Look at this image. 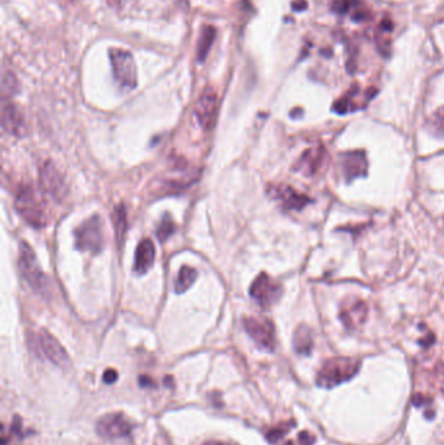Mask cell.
<instances>
[{
	"label": "cell",
	"instance_id": "d6a6232c",
	"mask_svg": "<svg viewBox=\"0 0 444 445\" xmlns=\"http://www.w3.org/2000/svg\"><path fill=\"white\" fill-rule=\"evenodd\" d=\"M301 7H306V3H305V1H303V0H301V1H298V3H295V4H293V8L296 9V11H300V9L298 8H301Z\"/></svg>",
	"mask_w": 444,
	"mask_h": 445
},
{
	"label": "cell",
	"instance_id": "7a4b0ae2",
	"mask_svg": "<svg viewBox=\"0 0 444 445\" xmlns=\"http://www.w3.org/2000/svg\"><path fill=\"white\" fill-rule=\"evenodd\" d=\"M15 207L18 215L30 227L41 229L47 224L46 211L32 187H24L20 189V192L17 193Z\"/></svg>",
	"mask_w": 444,
	"mask_h": 445
},
{
	"label": "cell",
	"instance_id": "3957f363",
	"mask_svg": "<svg viewBox=\"0 0 444 445\" xmlns=\"http://www.w3.org/2000/svg\"><path fill=\"white\" fill-rule=\"evenodd\" d=\"M18 267L25 280L29 283L34 291L41 293L43 296L49 293V280L40 267L33 249L24 241L20 243Z\"/></svg>",
	"mask_w": 444,
	"mask_h": 445
},
{
	"label": "cell",
	"instance_id": "4dcf8cb0",
	"mask_svg": "<svg viewBox=\"0 0 444 445\" xmlns=\"http://www.w3.org/2000/svg\"><path fill=\"white\" fill-rule=\"evenodd\" d=\"M108 3H110V6L111 7H114L116 9H120L123 7L124 1L125 0H107Z\"/></svg>",
	"mask_w": 444,
	"mask_h": 445
},
{
	"label": "cell",
	"instance_id": "484cf974",
	"mask_svg": "<svg viewBox=\"0 0 444 445\" xmlns=\"http://www.w3.org/2000/svg\"><path fill=\"white\" fill-rule=\"evenodd\" d=\"M430 128L434 136L444 138V105L440 107L430 120Z\"/></svg>",
	"mask_w": 444,
	"mask_h": 445
},
{
	"label": "cell",
	"instance_id": "ac0fdd59",
	"mask_svg": "<svg viewBox=\"0 0 444 445\" xmlns=\"http://www.w3.org/2000/svg\"><path fill=\"white\" fill-rule=\"evenodd\" d=\"M156 262V246L151 240L145 238L142 240L137 249H136V255H134V272L139 275L146 274L150 268L153 267Z\"/></svg>",
	"mask_w": 444,
	"mask_h": 445
},
{
	"label": "cell",
	"instance_id": "ba28073f",
	"mask_svg": "<svg viewBox=\"0 0 444 445\" xmlns=\"http://www.w3.org/2000/svg\"><path fill=\"white\" fill-rule=\"evenodd\" d=\"M339 168L341 178L346 183H352L356 178H366L369 171V162L363 150H351L339 154Z\"/></svg>",
	"mask_w": 444,
	"mask_h": 445
},
{
	"label": "cell",
	"instance_id": "277c9868",
	"mask_svg": "<svg viewBox=\"0 0 444 445\" xmlns=\"http://www.w3.org/2000/svg\"><path fill=\"white\" fill-rule=\"evenodd\" d=\"M74 245L80 251L98 254L103 249V229L100 218L94 215L74 231Z\"/></svg>",
	"mask_w": 444,
	"mask_h": 445
},
{
	"label": "cell",
	"instance_id": "f546056e",
	"mask_svg": "<svg viewBox=\"0 0 444 445\" xmlns=\"http://www.w3.org/2000/svg\"><path fill=\"white\" fill-rule=\"evenodd\" d=\"M300 441H301V445H310L314 441V439L308 432H301L300 434Z\"/></svg>",
	"mask_w": 444,
	"mask_h": 445
},
{
	"label": "cell",
	"instance_id": "44dd1931",
	"mask_svg": "<svg viewBox=\"0 0 444 445\" xmlns=\"http://www.w3.org/2000/svg\"><path fill=\"white\" fill-rule=\"evenodd\" d=\"M215 37H216V30L214 26H205L201 30L197 45V57L199 63L205 62L206 57L214 43Z\"/></svg>",
	"mask_w": 444,
	"mask_h": 445
},
{
	"label": "cell",
	"instance_id": "7402d4cb",
	"mask_svg": "<svg viewBox=\"0 0 444 445\" xmlns=\"http://www.w3.org/2000/svg\"><path fill=\"white\" fill-rule=\"evenodd\" d=\"M196 279H197V271L194 268L188 267V266L181 267L177 279L175 282V291L177 294L185 293L194 284Z\"/></svg>",
	"mask_w": 444,
	"mask_h": 445
},
{
	"label": "cell",
	"instance_id": "8fae6325",
	"mask_svg": "<svg viewBox=\"0 0 444 445\" xmlns=\"http://www.w3.org/2000/svg\"><path fill=\"white\" fill-rule=\"evenodd\" d=\"M377 89H368L362 91L358 85H354L341 98H339L332 105V110L339 115L349 114L357 110L365 108L373 98L375 97Z\"/></svg>",
	"mask_w": 444,
	"mask_h": 445
},
{
	"label": "cell",
	"instance_id": "d4e9b609",
	"mask_svg": "<svg viewBox=\"0 0 444 445\" xmlns=\"http://www.w3.org/2000/svg\"><path fill=\"white\" fill-rule=\"evenodd\" d=\"M175 231H176V226H175L173 219L170 215H165L163 220L160 221L159 227L156 229V236H158L160 243H165L175 233Z\"/></svg>",
	"mask_w": 444,
	"mask_h": 445
},
{
	"label": "cell",
	"instance_id": "9a60e30c",
	"mask_svg": "<svg viewBox=\"0 0 444 445\" xmlns=\"http://www.w3.org/2000/svg\"><path fill=\"white\" fill-rule=\"evenodd\" d=\"M272 197L279 201L283 209L287 211L304 210L308 204L314 202L310 197L298 193L296 189L289 185H275L270 187Z\"/></svg>",
	"mask_w": 444,
	"mask_h": 445
},
{
	"label": "cell",
	"instance_id": "603a6c76",
	"mask_svg": "<svg viewBox=\"0 0 444 445\" xmlns=\"http://www.w3.org/2000/svg\"><path fill=\"white\" fill-rule=\"evenodd\" d=\"M392 29H394V25H392L391 18L385 17V18L380 21L378 30H377V43H378L379 50H380L383 54H386V55H388L390 49H391V41H390V38H388L387 35L392 32Z\"/></svg>",
	"mask_w": 444,
	"mask_h": 445
},
{
	"label": "cell",
	"instance_id": "1f68e13d",
	"mask_svg": "<svg viewBox=\"0 0 444 445\" xmlns=\"http://www.w3.org/2000/svg\"><path fill=\"white\" fill-rule=\"evenodd\" d=\"M140 381L142 387H145V386H146V387H150V386L153 384V381H150V378H148V376H146V378H145V376H142Z\"/></svg>",
	"mask_w": 444,
	"mask_h": 445
},
{
	"label": "cell",
	"instance_id": "30bf717a",
	"mask_svg": "<svg viewBox=\"0 0 444 445\" xmlns=\"http://www.w3.org/2000/svg\"><path fill=\"white\" fill-rule=\"evenodd\" d=\"M369 306L365 301L357 297H346L340 305L339 318L346 330H358L366 322Z\"/></svg>",
	"mask_w": 444,
	"mask_h": 445
},
{
	"label": "cell",
	"instance_id": "4fadbf2b",
	"mask_svg": "<svg viewBox=\"0 0 444 445\" xmlns=\"http://www.w3.org/2000/svg\"><path fill=\"white\" fill-rule=\"evenodd\" d=\"M218 114V96L213 88H206L196 105V117L201 128L211 130L214 128Z\"/></svg>",
	"mask_w": 444,
	"mask_h": 445
},
{
	"label": "cell",
	"instance_id": "5b68a950",
	"mask_svg": "<svg viewBox=\"0 0 444 445\" xmlns=\"http://www.w3.org/2000/svg\"><path fill=\"white\" fill-rule=\"evenodd\" d=\"M110 60L116 82L124 90H133L137 86V72L132 54L122 49L110 51Z\"/></svg>",
	"mask_w": 444,
	"mask_h": 445
},
{
	"label": "cell",
	"instance_id": "5bb4252c",
	"mask_svg": "<svg viewBox=\"0 0 444 445\" xmlns=\"http://www.w3.org/2000/svg\"><path fill=\"white\" fill-rule=\"evenodd\" d=\"M131 431L132 426L123 414H107L102 417L97 423V432L107 440H117L129 437Z\"/></svg>",
	"mask_w": 444,
	"mask_h": 445
},
{
	"label": "cell",
	"instance_id": "836d02e7",
	"mask_svg": "<svg viewBox=\"0 0 444 445\" xmlns=\"http://www.w3.org/2000/svg\"><path fill=\"white\" fill-rule=\"evenodd\" d=\"M204 445H230V444H228V443H224V441H216V440H214V441H207V443H205V444Z\"/></svg>",
	"mask_w": 444,
	"mask_h": 445
},
{
	"label": "cell",
	"instance_id": "8992f818",
	"mask_svg": "<svg viewBox=\"0 0 444 445\" xmlns=\"http://www.w3.org/2000/svg\"><path fill=\"white\" fill-rule=\"evenodd\" d=\"M249 294L259 306L269 308L280 300L283 294V287L272 280L267 274L262 272L261 275L257 276V279L250 285Z\"/></svg>",
	"mask_w": 444,
	"mask_h": 445
},
{
	"label": "cell",
	"instance_id": "83f0119b",
	"mask_svg": "<svg viewBox=\"0 0 444 445\" xmlns=\"http://www.w3.org/2000/svg\"><path fill=\"white\" fill-rule=\"evenodd\" d=\"M289 429H291V426H288V427L281 426V427L270 429V432L267 434V440H269L270 443H272V444H276L280 439L288 432Z\"/></svg>",
	"mask_w": 444,
	"mask_h": 445
},
{
	"label": "cell",
	"instance_id": "2e32d148",
	"mask_svg": "<svg viewBox=\"0 0 444 445\" xmlns=\"http://www.w3.org/2000/svg\"><path fill=\"white\" fill-rule=\"evenodd\" d=\"M40 348L43 356L49 359V362L57 364L59 367H66L69 364V357L66 354V349L63 348L52 335L49 332L42 330L38 336Z\"/></svg>",
	"mask_w": 444,
	"mask_h": 445
},
{
	"label": "cell",
	"instance_id": "e575fe53",
	"mask_svg": "<svg viewBox=\"0 0 444 445\" xmlns=\"http://www.w3.org/2000/svg\"><path fill=\"white\" fill-rule=\"evenodd\" d=\"M286 445H293V444H292V443H291V441H288V443H287V444H286Z\"/></svg>",
	"mask_w": 444,
	"mask_h": 445
},
{
	"label": "cell",
	"instance_id": "e0dca14e",
	"mask_svg": "<svg viewBox=\"0 0 444 445\" xmlns=\"http://www.w3.org/2000/svg\"><path fill=\"white\" fill-rule=\"evenodd\" d=\"M1 127L8 134L15 137H24L26 134L24 115L16 105L8 103L3 107Z\"/></svg>",
	"mask_w": 444,
	"mask_h": 445
},
{
	"label": "cell",
	"instance_id": "52a82bcc",
	"mask_svg": "<svg viewBox=\"0 0 444 445\" xmlns=\"http://www.w3.org/2000/svg\"><path fill=\"white\" fill-rule=\"evenodd\" d=\"M243 323L247 335L259 348L267 352L275 349V328L271 320L258 316H247L244 318Z\"/></svg>",
	"mask_w": 444,
	"mask_h": 445
},
{
	"label": "cell",
	"instance_id": "cb8c5ba5",
	"mask_svg": "<svg viewBox=\"0 0 444 445\" xmlns=\"http://www.w3.org/2000/svg\"><path fill=\"white\" fill-rule=\"evenodd\" d=\"M358 1L357 0H332L329 7L331 11L335 12L337 15H346V13H354V9L358 7Z\"/></svg>",
	"mask_w": 444,
	"mask_h": 445
},
{
	"label": "cell",
	"instance_id": "4316f807",
	"mask_svg": "<svg viewBox=\"0 0 444 445\" xmlns=\"http://www.w3.org/2000/svg\"><path fill=\"white\" fill-rule=\"evenodd\" d=\"M17 90V81L15 76L11 72L3 73V80H1V91L3 96H11Z\"/></svg>",
	"mask_w": 444,
	"mask_h": 445
},
{
	"label": "cell",
	"instance_id": "6da1fadb",
	"mask_svg": "<svg viewBox=\"0 0 444 445\" xmlns=\"http://www.w3.org/2000/svg\"><path fill=\"white\" fill-rule=\"evenodd\" d=\"M360 370V361L349 357H335L326 361L317 375V384L332 388L352 379Z\"/></svg>",
	"mask_w": 444,
	"mask_h": 445
},
{
	"label": "cell",
	"instance_id": "d6986e66",
	"mask_svg": "<svg viewBox=\"0 0 444 445\" xmlns=\"http://www.w3.org/2000/svg\"><path fill=\"white\" fill-rule=\"evenodd\" d=\"M293 348L296 350L297 354L301 356L310 354L312 349V333L308 325L301 324L300 327H297L293 335Z\"/></svg>",
	"mask_w": 444,
	"mask_h": 445
},
{
	"label": "cell",
	"instance_id": "9c48e42d",
	"mask_svg": "<svg viewBox=\"0 0 444 445\" xmlns=\"http://www.w3.org/2000/svg\"><path fill=\"white\" fill-rule=\"evenodd\" d=\"M329 163V151L325 146H315L312 149H308L304 154L297 161L295 170L296 172L304 173L308 178H315L321 172L327 168Z\"/></svg>",
	"mask_w": 444,
	"mask_h": 445
},
{
	"label": "cell",
	"instance_id": "ffe728a7",
	"mask_svg": "<svg viewBox=\"0 0 444 445\" xmlns=\"http://www.w3.org/2000/svg\"><path fill=\"white\" fill-rule=\"evenodd\" d=\"M112 220H114V228H115L116 243L119 245V248H122L125 241L127 228H128L127 209L124 204L116 206L115 210L112 212Z\"/></svg>",
	"mask_w": 444,
	"mask_h": 445
},
{
	"label": "cell",
	"instance_id": "7c38bea8",
	"mask_svg": "<svg viewBox=\"0 0 444 445\" xmlns=\"http://www.w3.org/2000/svg\"><path fill=\"white\" fill-rule=\"evenodd\" d=\"M41 187L55 201L62 202L66 195V183L62 173L52 163L45 162L40 168Z\"/></svg>",
	"mask_w": 444,
	"mask_h": 445
},
{
	"label": "cell",
	"instance_id": "f1b7e54d",
	"mask_svg": "<svg viewBox=\"0 0 444 445\" xmlns=\"http://www.w3.org/2000/svg\"><path fill=\"white\" fill-rule=\"evenodd\" d=\"M103 381H105V383H107V384L115 383L117 381V373L112 369H108L107 371L103 375Z\"/></svg>",
	"mask_w": 444,
	"mask_h": 445
}]
</instances>
